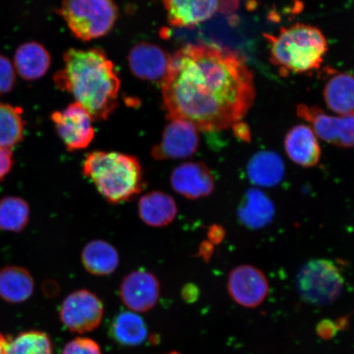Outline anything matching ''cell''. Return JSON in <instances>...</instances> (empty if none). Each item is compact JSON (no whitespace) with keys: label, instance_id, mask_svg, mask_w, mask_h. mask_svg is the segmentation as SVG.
I'll list each match as a JSON object with an SVG mask.
<instances>
[{"label":"cell","instance_id":"obj_1","mask_svg":"<svg viewBox=\"0 0 354 354\" xmlns=\"http://www.w3.org/2000/svg\"><path fill=\"white\" fill-rule=\"evenodd\" d=\"M162 93L170 120L180 119L210 132L241 122L256 91L253 73L236 53L189 44L171 56Z\"/></svg>","mask_w":354,"mask_h":354},{"label":"cell","instance_id":"obj_2","mask_svg":"<svg viewBox=\"0 0 354 354\" xmlns=\"http://www.w3.org/2000/svg\"><path fill=\"white\" fill-rule=\"evenodd\" d=\"M64 61L54 77L56 86L70 93L93 121L108 119L118 107L121 85L113 62L100 48H71Z\"/></svg>","mask_w":354,"mask_h":354},{"label":"cell","instance_id":"obj_3","mask_svg":"<svg viewBox=\"0 0 354 354\" xmlns=\"http://www.w3.org/2000/svg\"><path fill=\"white\" fill-rule=\"evenodd\" d=\"M82 172L101 196L113 205L131 201L145 187L142 166L130 154L92 152L83 163Z\"/></svg>","mask_w":354,"mask_h":354},{"label":"cell","instance_id":"obj_4","mask_svg":"<svg viewBox=\"0 0 354 354\" xmlns=\"http://www.w3.org/2000/svg\"><path fill=\"white\" fill-rule=\"evenodd\" d=\"M270 61L282 73H304L320 68L328 51L325 35L315 26L296 24L276 35L264 34Z\"/></svg>","mask_w":354,"mask_h":354},{"label":"cell","instance_id":"obj_5","mask_svg":"<svg viewBox=\"0 0 354 354\" xmlns=\"http://www.w3.org/2000/svg\"><path fill=\"white\" fill-rule=\"evenodd\" d=\"M57 12L75 37L86 42L108 35L118 16L113 0H63Z\"/></svg>","mask_w":354,"mask_h":354},{"label":"cell","instance_id":"obj_6","mask_svg":"<svg viewBox=\"0 0 354 354\" xmlns=\"http://www.w3.org/2000/svg\"><path fill=\"white\" fill-rule=\"evenodd\" d=\"M344 278L333 261L314 259L302 265L296 276V287L304 302L316 306L334 303L342 295Z\"/></svg>","mask_w":354,"mask_h":354},{"label":"cell","instance_id":"obj_7","mask_svg":"<svg viewBox=\"0 0 354 354\" xmlns=\"http://www.w3.org/2000/svg\"><path fill=\"white\" fill-rule=\"evenodd\" d=\"M104 308L101 299L87 290L73 291L62 303L60 321L66 329L77 334L96 330L103 321Z\"/></svg>","mask_w":354,"mask_h":354},{"label":"cell","instance_id":"obj_8","mask_svg":"<svg viewBox=\"0 0 354 354\" xmlns=\"http://www.w3.org/2000/svg\"><path fill=\"white\" fill-rule=\"evenodd\" d=\"M297 115L311 125L318 138L336 147L354 148V113L331 116L317 106L299 104Z\"/></svg>","mask_w":354,"mask_h":354},{"label":"cell","instance_id":"obj_9","mask_svg":"<svg viewBox=\"0 0 354 354\" xmlns=\"http://www.w3.org/2000/svg\"><path fill=\"white\" fill-rule=\"evenodd\" d=\"M51 119L57 134L70 152L87 148L94 140L93 119L77 102L64 110L53 113Z\"/></svg>","mask_w":354,"mask_h":354},{"label":"cell","instance_id":"obj_10","mask_svg":"<svg viewBox=\"0 0 354 354\" xmlns=\"http://www.w3.org/2000/svg\"><path fill=\"white\" fill-rule=\"evenodd\" d=\"M269 290L267 277L253 265L237 266L229 273L227 290L230 297L243 308L259 307L267 299Z\"/></svg>","mask_w":354,"mask_h":354},{"label":"cell","instance_id":"obj_11","mask_svg":"<svg viewBox=\"0 0 354 354\" xmlns=\"http://www.w3.org/2000/svg\"><path fill=\"white\" fill-rule=\"evenodd\" d=\"M199 146L196 127L180 119H171L163 130L160 142L153 146L155 160H176L192 157Z\"/></svg>","mask_w":354,"mask_h":354},{"label":"cell","instance_id":"obj_12","mask_svg":"<svg viewBox=\"0 0 354 354\" xmlns=\"http://www.w3.org/2000/svg\"><path fill=\"white\" fill-rule=\"evenodd\" d=\"M119 295L131 312L146 313L156 306L160 297V284L153 273L137 270L124 277Z\"/></svg>","mask_w":354,"mask_h":354},{"label":"cell","instance_id":"obj_13","mask_svg":"<svg viewBox=\"0 0 354 354\" xmlns=\"http://www.w3.org/2000/svg\"><path fill=\"white\" fill-rule=\"evenodd\" d=\"M172 189L188 199L209 196L215 189V179L209 167L202 162H188L177 166L171 177Z\"/></svg>","mask_w":354,"mask_h":354},{"label":"cell","instance_id":"obj_14","mask_svg":"<svg viewBox=\"0 0 354 354\" xmlns=\"http://www.w3.org/2000/svg\"><path fill=\"white\" fill-rule=\"evenodd\" d=\"M171 56L160 46L140 42L133 47L128 55L131 73L144 81L163 80L169 66Z\"/></svg>","mask_w":354,"mask_h":354},{"label":"cell","instance_id":"obj_15","mask_svg":"<svg viewBox=\"0 0 354 354\" xmlns=\"http://www.w3.org/2000/svg\"><path fill=\"white\" fill-rule=\"evenodd\" d=\"M285 151L292 162L300 167H316L320 162L322 149L311 127L299 124L287 132Z\"/></svg>","mask_w":354,"mask_h":354},{"label":"cell","instance_id":"obj_16","mask_svg":"<svg viewBox=\"0 0 354 354\" xmlns=\"http://www.w3.org/2000/svg\"><path fill=\"white\" fill-rule=\"evenodd\" d=\"M168 21L176 28H187L205 21L219 10L218 0H162Z\"/></svg>","mask_w":354,"mask_h":354},{"label":"cell","instance_id":"obj_17","mask_svg":"<svg viewBox=\"0 0 354 354\" xmlns=\"http://www.w3.org/2000/svg\"><path fill=\"white\" fill-rule=\"evenodd\" d=\"M177 212L174 198L158 190L144 194L139 201L140 218L149 227H163L170 225L175 220Z\"/></svg>","mask_w":354,"mask_h":354},{"label":"cell","instance_id":"obj_18","mask_svg":"<svg viewBox=\"0 0 354 354\" xmlns=\"http://www.w3.org/2000/svg\"><path fill=\"white\" fill-rule=\"evenodd\" d=\"M50 64V53L41 44L35 41L22 44L15 52V69L26 81H35L44 77Z\"/></svg>","mask_w":354,"mask_h":354},{"label":"cell","instance_id":"obj_19","mask_svg":"<svg viewBox=\"0 0 354 354\" xmlns=\"http://www.w3.org/2000/svg\"><path fill=\"white\" fill-rule=\"evenodd\" d=\"M35 281L28 269L8 266L0 270V298L10 304H21L32 297Z\"/></svg>","mask_w":354,"mask_h":354},{"label":"cell","instance_id":"obj_20","mask_svg":"<svg viewBox=\"0 0 354 354\" xmlns=\"http://www.w3.org/2000/svg\"><path fill=\"white\" fill-rule=\"evenodd\" d=\"M82 262L88 273L94 276H108L116 271L119 255L115 248L107 241L95 240L83 248Z\"/></svg>","mask_w":354,"mask_h":354},{"label":"cell","instance_id":"obj_21","mask_svg":"<svg viewBox=\"0 0 354 354\" xmlns=\"http://www.w3.org/2000/svg\"><path fill=\"white\" fill-rule=\"evenodd\" d=\"M323 95L327 107L339 115L354 113V76L339 73L326 82Z\"/></svg>","mask_w":354,"mask_h":354},{"label":"cell","instance_id":"obj_22","mask_svg":"<svg viewBox=\"0 0 354 354\" xmlns=\"http://www.w3.org/2000/svg\"><path fill=\"white\" fill-rule=\"evenodd\" d=\"M110 334L118 344L136 347L147 339L148 328L142 317L136 313L127 311L115 317L110 327Z\"/></svg>","mask_w":354,"mask_h":354},{"label":"cell","instance_id":"obj_23","mask_svg":"<svg viewBox=\"0 0 354 354\" xmlns=\"http://www.w3.org/2000/svg\"><path fill=\"white\" fill-rule=\"evenodd\" d=\"M250 179L262 187H272L280 181L284 172L283 162L278 155L271 151L257 153L249 163Z\"/></svg>","mask_w":354,"mask_h":354},{"label":"cell","instance_id":"obj_24","mask_svg":"<svg viewBox=\"0 0 354 354\" xmlns=\"http://www.w3.org/2000/svg\"><path fill=\"white\" fill-rule=\"evenodd\" d=\"M24 111L19 107L0 103V148L11 149L24 140Z\"/></svg>","mask_w":354,"mask_h":354},{"label":"cell","instance_id":"obj_25","mask_svg":"<svg viewBox=\"0 0 354 354\" xmlns=\"http://www.w3.org/2000/svg\"><path fill=\"white\" fill-rule=\"evenodd\" d=\"M30 220V206L25 199L6 196L0 199V230L19 233L24 231Z\"/></svg>","mask_w":354,"mask_h":354},{"label":"cell","instance_id":"obj_26","mask_svg":"<svg viewBox=\"0 0 354 354\" xmlns=\"http://www.w3.org/2000/svg\"><path fill=\"white\" fill-rule=\"evenodd\" d=\"M7 354H53V344L44 332L26 331L8 339Z\"/></svg>","mask_w":354,"mask_h":354},{"label":"cell","instance_id":"obj_27","mask_svg":"<svg viewBox=\"0 0 354 354\" xmlns=\"http://www.w3.org/2000/svg\"><path fill=\"white\" fill-rule=\"evenodd\" d=\"M246 203L241 211V218L251 227H262L272 218L273 209L271 203L262 193L249 194Z\"/></svg>","mask_w":354,"mask_h":354},{"label":"cell","instance_id":"obj_28","mask_svg":"<svg viewBox=\"0 0 354 354\" xmlns=\"http://www.w3.org/2000/svg\"><path fill=\"white\" fill-rule=\"evenodd\" d=\"M62 354H103L100 344L88 337H77L65 345Z\"/></svg>","mask_w":354,"mask_h":354},{"label":"cell","instance_id":"obj_29","mask_svg":"<svg viewBox=\"0 0 354 354\" xmlns=\"http://www.w3.org/2000/svg\"><path fill=\"white\" fill-rule=\"evenodd\" d=\"M15 70L8 57L0 55V95L10 93L15 86Z\"/></svg>","mask_w":354,"mask_h":354},{"label":"cell","instance_id":"obj_30","mask_svg":"<svg viewBox=\"0 0 354 354\" xmlns=\"http://www.w3.org/2000/svg\"><path fill=\"white\" fill-rule=\"evenodd\" d=\"M348 318L340 317L337 321L322 320L317 326V333L323 339H330L337 334V332L347 328Z\"/></svg>","mask_w":354,"mask_h":354},{"label":"cell","instance_id":"obj_31","mask_svg":"<svg viewBox=\"0 0 354 354\" xmlns=\"http://www.w3.org/2000/svg\"><path fill=\"white\" fill-rule=\"evenodd\" d=\"M13 155L11 149L0 148V181H2L12 170Z\"/></svg>","mask_w":354,"mask_h":354},{"label":"cell","instance_id":"obj_32","mask_svg":"<svg viewBox=\"0 0 354 354\" xmlns=\"http://www.w3.org/2000/svg\"><path fill=\"white\" fill-rule=\"evenodd\" d=\"M183 299L187 302L192 303L197 299L198 291L196 286L188 285L185 286L183 291Z\"/></svg>","mask_w":354,"mask_h":354},{"label":"cell","instance_id":"obj_33","mask_svg":"<svg viewBox=\"0 0 354 354\" xmlns=\"http://www.w3.org/2000/svg\"><path fill=\"white\" fill-rule=\"evenodd\" d=\"M209 236L210 243L220 242L223 240V229L218 227V225H214V227H211L210 231L209 232Z\"/></svg>","mask_w":354,"mask_h":354},{"label":"cell","instance_id":"obj_34","mask_svg":"<svg viewBox=\"0 0 354 354\" xmlns=\"http://www.w3.org/2000/svg\"><path fill=\"white\" fill-rule=\"evenodd\" d=\"M8 337L0 333V354H7Z\"/></svg>","mask_w":354,"mask_h":354},{"label":"cell","instance_id":"obj_35","mask_svg":"<svg viewBox=\"0 0 354 354\" xmlns=\"http://www.w3.org/2000/svg\"><path fill=\"white\" fill-rule=\"evenodd\" d=\"M209 250H212L211 243L209 242L203 243V245L201 246V249H199V254H201L203 259H205L206 253H207L209 256L211 254Z\"/></svg>","mask_w":354,"mask_h":354},{"label":"cell","instance_id":"obj_36","mask_svg":"<svg viewBox=\"0 0 354 354\" xmlns=\"http://www.w3.org/2000/svg\"><path fill=\"white\" fill-rule=\"evenodd\" d=\"M166 354H181L178 352H176V351H172V352H170V353H166Z\"/></svg>","mask_w":354,"mask_h":354}]
</instances>
